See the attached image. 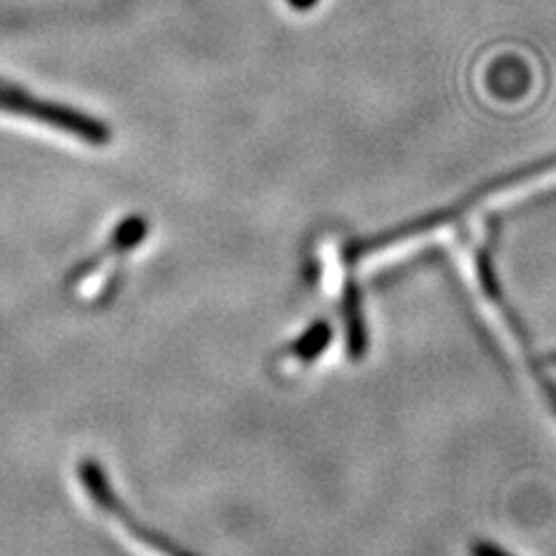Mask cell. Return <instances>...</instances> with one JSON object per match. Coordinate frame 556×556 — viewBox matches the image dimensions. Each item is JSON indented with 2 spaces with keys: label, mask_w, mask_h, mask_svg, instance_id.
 <instances>
[{
  "label": "cell",
  "mask_w": 556,
  "mask_h": 556,
  "mask_svg": "<svg viewBox=\"0 0 556 556\" xmlns=\"http://www.w3.org/2000/svg\"><path fill=\"white\" fill-rule=\"evenodd\" d=\"M79 482L84 486L86 496L91 498L93 506L110 521H114L116 529L124 533L128 541H132L139 549H144L153 556H190V554H184L179 547H174L172 543H167L163 535L153 533L151 529H147V527L139 525V521H135L137 517L132 513H128V508L124 506V503H121V498L110 486L108 478H104L98 462L84 459L79 464Z\"/></svg>",
  "instance_id": "obj_2"
},
{
  "label": "cell",
  "mask_w": 556,
  "mask_h": 556,
  "mask_svg": "<svg viewBox=\"0 0 556 556\" xmlns=\"http://www.w3.org/2000/svg\"><path fill=\"white\" fill-rule=\"evenodd\" d=\"M0 112L35 121V124H42L70 137H77L81 142L93 147L108 144L112 139L110 128L96 116L81 114L79 110L65 108V104L59 102L35 98L28 91L20 89V86H12L3 79H0Z\"/></svg>",
  "instance_id": "obj_1"
},
{
  "label": "cell",
  "mask_w": 556,
  "mask_h": 556,
  "mask_svg": "<svg viewBox=\"0 0 556 556\" xmlns=\"http://www.w3.org/2000/svg\"><path fill=\"white\" fill-rule=\"evenodd\" d=\"M545 392H547L549 402H552V406H554V410H556V386H554V382H547V380H545Z\"/></svg>",
  "instance_id": "obj_6"
},
{
  "label": "cell",
  "mask_w": 556,
  "mask_h": 556,
  "mask_svg": "<svg viewBox=\"0 0 556 556\" xmlns=\"http://www.w3.org/2000/svg\"><path fill=\"white\" fill-rule=\"evenodd\" d=\"M473 556H508L506 552H501L498 547L494 545H486V543H478L473 547Z\"/></svg>",
  "instance_id": "obj_4"
},
{
  "label": "cell",
  "mask_w": 556,
  "mask_h": 556,
  "mask_svg": "<svg viewBox=\"0 0 556 556\" xmlns=\"http://www.w3.org/2000/svg\"><path fill=\"white\" fill-rule=\"evenodd\" d=\"M288 3H290L294 10H308L313 3H318V0H288Z\"/></svg>",
  "instance_id": "obj_5"
},
{
  "label": "cell",
  "mask_w": 556,
  "mask_h": 556,
  "mask_svg": "<svg viewBox=\"0 0 556 556\" xmlns=\"http://www.w3.org/2000/svg\"><path fill=\"white\" fill-rule=\"evenodd\" d=\"M329 341H332V329H329L327 323H316L300 341H294L288 348L286 357L294 364H308L316 357H320V353L329 345Z\"/></svg>",
  "instance_id": "obj_3"
}]
</instances>
